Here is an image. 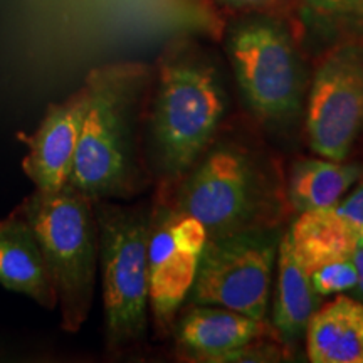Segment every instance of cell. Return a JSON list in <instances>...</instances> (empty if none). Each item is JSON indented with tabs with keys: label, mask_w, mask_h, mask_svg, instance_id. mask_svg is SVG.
Segmentation results:
<instances>
[{
	"label": "cell",
	"mask_w": 363,
	"mask_h": 363,
	"mask_svg": "<svg viewBox=\"0 0 363 363\" xmlns=\"http://www.w3.org/2000/svg\"><path fill=\"white\" fill-rule=\"evenodd\" d=\"M150 78L142 62H116L84 81L86 110L67 184L93 201L130 199L143 187L138 125Z\"/></svg>",
	"instance_id": "cell-1"
},
{
	"label": "cell",
	"mask_w": 363,
	"mask_h": 363,
	"mask_svg": "<svg viewBox=\"0 0 363 363\" xmlns=\"http://www.w3.org/2000/svg\"><path fill=\"white\" fill-rule=\"evenodd\" d=\"M229 94L217 67L192 48H177L160 61L147 120L153 170L167 184L180 182L214 143Z\"/></svg>",
	"instance_id": "cell-2"
},
{
	"label": "cell",
	"mask_w": 363,
	"mask_h": 363,
	"mask_svg": "<svg viewBox=\"0 0 363 363\" xmlns=\"http://www.w3.org/2000/svg\"><path fill=\"white\" fill-rule=\"evenodd\" d=\"M177 211L206 225L208 238L274 225L276 179L259 153L234 140L214 142L180 179Z\"/></svg>",
	"instance_id": "cell-3"
},
{
	"label": "cell",
	"mask_w": 363,
	"mask_h": 363,
	"mask_svg": "<svg viewBox=\"0 0 363 363\" xmlns=\"http://www.w3.org/2000/svg\"><path fill=\"white\" fill-rule=\"evenodd\" d=\"M33 227L51 272L62 330L76 333L88 320L98 272V224L93 199L69 184L35 192L19 207Z\"/></svg>",
	"instance_id": "cell-4"
},
{
	"label": "cell",
	"mask_w": 363,
	"mask_h": 363,
	"mask_svg": "<svg viewBox=\"0 0 363 363\" xmlns=\"http://www.w3.org/2000/svg\"><path fill=\"white\" fill-rule=\"evenodd\" d=\"M93 202L106 347L121 353L142 343L148 330L150 217L135 207Z\"/></svg>",
	"instance_id": "cell-5"
},
{
	"label": "cell",
	"mask_w": 363,
	"mask_h": 363,
	"mask_svg": "<svg viewBox=\"0 0 363 363\" xmlns=\"http://www.w3.org/2000/svg\"><path fill=\"white\" fill-rule=\"evenodd\" d=\"M227 52L252 115L272 128L291 126L305 104L306 76L288 27L267 16L246 17L230 29Z\"/></svg>",
	"instance_id": "cell-6"
},
{
	"label": "cell",
	"mask_w": 363,
	"mask_h": 363,
	"mask_svg": "<svg viewBox=\"0 0 363 363\" xmlns=\"http://www.w3.org/2000/svg\"><path fill=\"white\" fill-rule=\"evenodd\" d=\"M281 238L276 225L208 238L189 301L229 308L266 323Z\"/></svg>",
	"instance_id": "cell-7"
},
{
	"label": "cell",
	"mask_w": 363,
	"mask_h": 363,
	"mask_svg": "<svg viewBox=\"0 0 363 363\" xmlns=\"http://www.w3.org/2000/svg\"><path fill=\"white\" fill-rule=\"evenodd\" d=\"M305 101L310 148L318 157L345 160L363 131V45L333 49L318 66Z\"/></svg>",
	"instance_id": "cell-8"
},
{
	"label": "cell",
	"mask_w": 363,
	"mask_h": 363,
	"mask_svg": "<svg viewBox=\"0 0 363 363\" xmlns=\"http://www.w3.org/2000/svg\"><path fill=\"white\" fill-rule=\"evenodd\" d=\"M207 242L206 225L175 207H158L150 216L148 299L158 333L174 328L189 301Z\"/></svg>",
	"instance_id": "cell-9"
},
{
	"label": "cell",
	"mask_w": 363,
	"mask_h": 363,
	"mask_svg": "<svg viewBox=\"0 0 363 363\" xmlns=\"http://www.w3.org/2000/svg\"><path fill=\"white\" fill-rule=\"evenodd\" d=\"M86 110V93L81 88L62 103L51 104L34 135L27 136V155L22 162L35 190L54 192L66 187L78 150Z\"/></svg>",
	"instance_id": "cell-10"
},
{
	"label": "cell",
	"mask_w": 363,
	"mask_h": 363,
	"mask_svg": "<svg viewBox=\"0 0 363 363\" xmlns=\"http://www.w3.org/2000/svg\"><path fill=\"white\" fill-rule=\"evenodd\" d=\"M266 323L229 308L195 305L184 311L175 326L177 345L190 358L202 362H234L242 348L264 333Z\"/></svg>",
	"instance_id": "cell-11"
},
{
	"label": "cell",
	"mask_w": 363,
	"mask_h": 363,
	"mask_svg": "<svg viewBox=\"0 0 363 363\" xmlns=\"http://www.w3.org/2000/svg\"><path fill=\"white\" fill-rule=\"evenodd\" d=\"M0 284L33 298L48 310L57 306L51 272L29 220L19 207L0 220Z\"/></svg>",
	"instance_id": "cell-12"
},
{
	"label": "cell",
	"mask_w": 363,
	"mask_h": 363,
	"mask_svg": "<svg viewBox=\"0 0 363 363\" xmlns=\"http://www.w3.org/2000/svg\"><path fill=\"white\" fill-rule=\"evenodd\" d=\"M276 288L272 294V328L286 348L305 340L311 316L320 308V296L311 284L310 272L294 254L288 233H283L276 261Z\"/></svg>",
	"instance_id": "cell-13"
},
{
	"label": "cell",
	"mask_w": 363,
	"mask_h": 363,
	"mask_svg": "<svg viewBox=\"0 0 363 363\" xmlns=\"http://www.w3.org/2000/svg\"><path fill=\"white\" fill-rule=\"evenodd\" d=\"M306 355L313 363H363V305L337 294L318 308L305 333Z\"/></svg>",
	"instance_id": "cell-14"
},
{
	"label": "cell",
	"mask_w": 363,
	"mask_h": 363,
	"mask_svg": "<svg viewBox=\"0 0 363 363\" xmlns=\"http://www.w3.org/2000/svg\"><path fill=\"white\" fill-rule=\"evenodd\" d=\"M363 177V165L331 158H303L293 163L286 185L288 202L298 212L337 207Z\"/></svg>",
	"instance_id": "cell-15"
},
{
	"label": "cell",
	"mask_w": 363,
	"mask_h": 363,
	"mask_svg": "<svg viewBox=\"0 0 363 363\" xmlns=\"http://www.w3.org/2000/svg\"><path fill=\"white\" fill-rule=\"evenodd\" d=\"M286 233L308 272L326 262L352 257L358 247L355 235L335 207L299 212Z\"/></svg>",
	"instance_id": "cell-16"
},
{
	"label": "cell",
	"mask_w": 363,
	"mask_h": 363,
	"mask_svg": "<svg viewBox=\"0 0 363 363\" xmlns=\"http://www.w3.org/2000/svg\"><path fill=\"white\" fill-rule=\"evenodd\" d=\"M311 284L320 298L353 293L358 283V272L352 257L326 262L310 272Z\"/></svg>",
	"instance_id": "cell-17"
},
{
	"label": "cell",
	"mask_w": 363,
	"mask_h": 363,
	"mask_svg": "<svg viewBox=\"0 0 363 363\" xmlns=\"http://www.w3.org/2000/svg\"><path fill=\"white\" fill-rule=\"evenodd\" d=\"M306 12L320 22H333L362 12L360 0H303Z\"/></svg>",
	"instance_id": "cell-18"
},
{
	"label": "cell",
	"mask_w": 363,
	"mask_h": 363,
	"mask_svg": "<svg viewBox=\"0 0 363 363\" xmlns=\"http://www.w3.org/2000/svg\"><path fill=\"white\" fill-rule=\"evenodd\" d=\"M335 208L350 227L358 247H363V184L358 185L348 197H343V201Z\"/></svg>",
	"instance_id": "cell-19"
},
{
	"label": "cell",
	"mask_w": 363,
	"mask_h": 363,
	"mask_svg": "<svg viewBox=\"0 0 363 363\" xmlns=\"http://www.w3.org/2000/svg\"><path fill=\"white\" fill-rule=\"evenodd\" d=\"M219 2L235 9H264L276 6L281 0H219Z\"/></svg>",
	"instance_id": "cell-20"
},
{
	"label": "cell",
	"mask_w": 363,
	"mask_h": 363,
	"mask_svg": "<svg viewBox=\"0 0 363 363\" xmlns=\"http://www.w3.org/2000/svg\"><path fill=\"white\" fill-rule=\"evenodd\" d=\"M353 262H355L357 272H358V283L355 291H353V298H357L358 301L363 305V247H357V251L352 256Z\"/></svg>",
	"instance_id": "cell-21"
},
{
	"label": "cell",
	"mask_w": 363,
	"mask_h": 363,
	"mask_svg": "<svg viewBox=\"0 0 363 363\" xmlns=\"http://www.w3.org/2000/svg\"><path fill=\"white\" fill-rule=\"evenodd\" d=\"M360 7H362V11H363V0H360Z\"/></svg>",
	"instance_id": "cell-22"
}]
</instances>
